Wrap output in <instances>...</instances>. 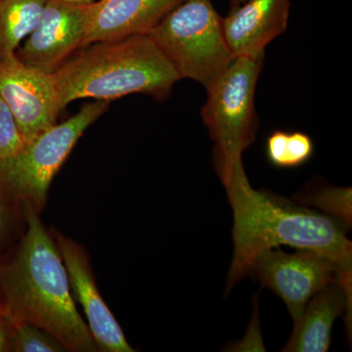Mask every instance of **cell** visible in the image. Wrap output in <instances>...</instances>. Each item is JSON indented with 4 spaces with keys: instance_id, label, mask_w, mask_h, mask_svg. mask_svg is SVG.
Returning <instances> with one entry per match:
<instances>
[{
    "instance_id": "obj_6",
    "label": "cell",
    "mask_w": 352,
    "mask_h": 352,
    "mask_svg": "<svg viewBox=\"0 0 352 352\" xmlns=\"http://www.w3.org/2000/svg\"><path fill=\"white\" fill-rule=\"evenodd\" d=\"M264 54L234 57L207 87L201 118L214 142L215 166L221 182L256 139L254 94Z\"/></svg>"
},
{
    "instance_id": "obj_9",
    "label": "cell",
    "mask_w": 352,
    "mask_h": 352,
    "mask_svg": "<svg viewBox=\"0 0 352 352\" xmlns=\"http://www.w3.org/2000/svg\"><path fill=\"white\" fill-rule=\"evenodd\" d=\"M0 96L25 143L55 126L62 111L53 74L28 66L16 54L0 60Z\"/></svg>"
},
{
    "instance_id": "obj_16",
    "label": "cell",
    "mask_w": 352,
    "mask_h": 352,
    "mask_svg": "<svg viewBox=\"0 0 352 352\" xmlns=\"http://www.w3.org/2000/svg\"><path fill=\"white\" fill-rule=\"evenodd\" d=\"M22 223H25L22 208L0 191V258L12 249L15 239H20Z\"/></svg>"
},
{
    "instance_id": "obj_7",
    "label": "cell",
    "mask_w": 352,
    "mask_h": 352,
    "mask_svg": "<svg viewBox=\"0 0 352 352\" xmlns=\"http://www.w3.org/2000/svg\"><path fill=\"white\" fill-rule=\"evenodd\" d=\"M249 274L283 300L295 322L310 298L328 284L340 282L351 293V277L331 259L307 250H265L254 259Z\"/></svg>"
},
{
    "instance_id": "obj_5",
    "label": "cell",
    "mask_w": 352,
    "mask_h": 352,
    "mask_svg": "<svg viewBox=\"0 0 352 352\" xmlns=\"http://www.w3.org/2000/svg\"><path fill=\"white\" fill-rule=\"evenodd\" d=\"M148 34L180 78H191L206 88L234 58L222 18L210 0H183Z\"/></svg>"
},
{
    "instance_id": "obj_17",
    "label": "cell",
    "mask_w": 352,
    "mask_h": 352,
    "mask_svg": "<svg viewBox=\"0 0 352 352\" xmlns=\"http://www.w3.org/2000/svg\"><path fill=\"white\" fill-rule=\"evenodd\" d=\"M25 144V139L10 108L0 96V159L13 156Z\"/></svg>"
},
{
    "instance_id": "obj_14",
    "label": "cell",
    "mask_w": 352,
    "mask_h": 352,
    "mask_svg": "<svg viewBox=\"0 0 352 352\" xmlns=\"http://www.w3.org/2000/svg\"><path fill=\"white\" fill-rule=\"evenodd\" d=\"M47 0H0V60L16 54L38 25Z\"/></svg>"
},
{
    "instance_id": "obj_18",
    "label": "cell",
    "mask_w": 352,
    "mask_h": 352,
    "mask_svg": "<svg viewBox=\"0 0 352 352\" xmlns=\"http://www.w3.org/2000/svg\"><path fill=\"white\" fill-rule=\"evenodd\" d=\"M311 138L303 132H287L281 168H298L309 161L314 155Z\"/></svg>"
},
{
    "instance_id": "obj_21",
    "label": "cell",
    "mask_w": 352,
    "mask_h": 352,
    "mask_svg": "<svg viewBox=\"0 0 352 352\" xmlns=\"http://www.w3.org/2000/svg\"><path fill=\"white\" fill-rule=\"evenodd\" d=\"M244 1L245 0H231V8L240 6V4L243 3Z\"/></svg>"
},
{
    "instance_id": "obj_3",
    "label": "cell",
    "mask_w": 352,
    "mask_h": 352,
    "mask_svg": "<svg viewBox=\"0 0 352 352\" xmlns=\"http://www.w3.org/2000/svg\"><path fill=\"white\" fill-rule=\"evenodd\" d=\"M62 110L78 99L166 98L182 80L149 34L83 46L53 73Z\"/></svg>"
},
{
    "instance_id": "obj_1",
    "label": "cell",
    "mask_w": 352,
    "mask_h": 352,
    "mask_svg": "<svg viewBox=\"0 0 352 352\" xmlns=\"http://www.w3.org/2000/svg\"><path fill=\"white\" fill-rule=\"evenodd\" d=\"M222 183L234 219V254L226 295L249 275L252 263L261 252L283 245L322 254L351 277L352 245L340 220L270 192L252 188L242 160L234 164Z\"/></svg>"
},
{
    "instance_id": "obj_11",
    "label": "cell",
    "mask_w": 352,
    "mask_h": 352,
    "mask_svg": "<svg viewBox=\"0 0 352 352\" xmlns=\"http://www.w3.org/2000/svg\"><path fill=\"white\" fill-rule=\"evenodd\" d=\"M289 0H245L222 18L233 57L264 54V48L288 25Z\"/></svg>"
},
{
    "instance_id": "obj_19",
    "label": "cell",
    "mask_w": 352,
    "mask_h": 352,
    "mask_svg": "<svg viewBox=\"0 0 352 352\" xmlns=\"http://www.w3.org/2000/svg\"><path fill=\"white\" fill-rule=\"evenodd\" d=\"M12 322L6 314H0V352H10Z\"/></svg>"
},
{
    "instance_id": "obj_8",
    "label": "cell",
    "mask_w": 352,
    "mask_h": 352,
    "mask_svg": "<svg viewBox=\"0 0 352 352\" xmlns=\"http://www.w3.org/2000/svg\"><path fill=\"white\" fill-rule=\"evenodd\" d=\"M95 0H47L38 25L16 56L23 63L53 74L83 47Z\"/></svg>"
},
{
    "instance_id": "obj_20",
    "label": "cell",
    "mask_w": 352,
    "mask_h": 352,
    "mask_svg": "<svg viewBox=\"0 0 352 352\" xmlns=\"http://www.w3.org/2000/svg\"><path fill=\"white\" fill-rule=\"evenodd\" d=\"M0 314H6V309H4L3 298H2L1 292H0Z\"/></svg>"
},
{
    "instance_id": "obj_13",
    "label": "cell",
    "mask_w": 352,
    "mask_h": 352,
    "mask_svg": "<svg viewBox=\"0 0 352 352\" xmlns=\"http://www.w3.org/2000/svg\"><path fill=\"white\" fill-rule=\"evenodd\" d=\"M349 311L351 314V292L340 282L328 284L307 302L283 351H328L336 319Z\"/></svg>"
},
{
    "instance_id": "obj_2",
    "label": "cell",
    "mask_w": 352,
    "mask_h": 352,
    "mask_svg": "<svg viewBox=\"0 0 352 352\" xmlns=\"http://www.w3.org/2000/svg\"><path fill=\"white\" fill-rule=\"evenodd\" d=\"M25 232L0 258V292L11 322H28L56 337L71 352L97 351L69 289L68 272L39 212L23 206Z\"/></svg>"
},
{
    "instance_id": "obj_10",
    "label": "cell",
    "mask_w": 352,
    "mask_h": 352,
    "mask_svg": "<svg viewBox=\"0 0 352 352\" xmlns=\"http://www.w3.org/2000/svg\"><path fill=\"white\" fill-rule=\"evenodd\" d=\"M52 235L68 272L72 296L87 316L97 351H136L127 342L119 322L101 296L85 248L57 230H53Z\"/></svg>"
},
{
    "instance_id": "obj_15",
    "label": "cell",
    "mask_w": 352,
    "mask_h": 352,
    "mask_svg": "<svg viewBox=\"0 0 352 352\" xmlns=\"http://www.w3.org/2000/svg\"><path fill=\"white\" fill-rule=\"evenodd\" d=\"M56 337L28 322H12L10 352H67Z\"/></svg>"
},
{
    "instance_id": "obj_4",
    "label": "cell",
    "mask_w": 352,
    "mask_h": 352,
    "mask_svg": "<svg viewBox=\"0 0 352 352\" xmlns=\"http://www.w3.org/2000/svg\"><path fill=\"white\" fill-rule=\"evenodd\" d=\"M107 109L106 101L85 104L73 117L41 132L13 156L0 159V191L18 207L29 205L41 214L53 178L78 139Z\"/></svg>"
},
{
    "instance_id": "obj_12",
    "label": "cell",
    "mask_w": 352,
    "mask_h": 352,
    "mask_svg": "<svg viewBox=\"0 0 352 352\" xmlns=\"http://www.w3.org/2000/svg\"><path fill=\"white\" fill-rule=\"evenodd\" d=\"M183 0H100L85 45L148 34Z\"/></svg>"
}]
</instances>
